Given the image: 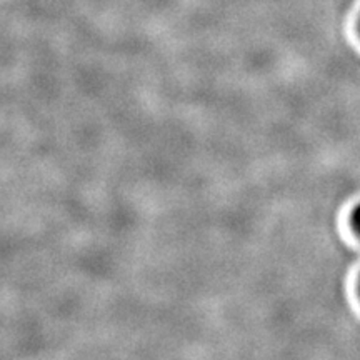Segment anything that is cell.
Wrapping results in <instances>:
<instances>
[{
	"instance_id": "obj_2",
	"label": "cell",
	"mask_w": 360,
	"mask_h": 360,
	"mask_svg": "<svg viewBox=\"0 0 360 360\" xmlns=\"http://www.w3.org/2000/svg\"><path fill=\"white\" fill-rule=\"evenodd\" d=\"M359 32H360V19H359Z\"/></svg>"
},
{
	"instance_id": "obj_1",
	"label": "cell",
	"mask_w": 360,
	"mask_h": 360,
	"mask_svg": "<svg viewBox=\"0 0 360 360\" xmlns=\"http://www.w3.org/2000/svg\"><path fill=\"white\" fill-rule=\"evenodd\" d=\"M352 225H354L355 231L360 233V205L355 207V210L352 214Z\"/></svg>"
}]
</instances>
